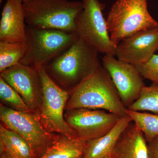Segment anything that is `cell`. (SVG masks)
<instances>
[{
	"label": "cell",
	"mask_w": 158,
	"mask_h": 158,
	"mask_svg": "<svg viewBox=\"0 0 158 158\" xmlns=\"http://www.w3.org/2000/svg\"><path fill=\"white\" fill-rule=\"evenodd\" d=\"M127 109L158 114V85L144 86L138 99Z\"/></svg>",
	"instance_id": "cell-19"
},
{
	"label": "cell",
	"mask_w": 158,
	"mask_h": 158,
	"mask_svg": "<svg viewBox=\"0 0 158 158\" xmlns=\"http://www.w3.org/2000/svg\"><path fill=\"white\" fill-rule=\"evenodd\" d=\"M77 37L73 32L26 25L27 50L19 63L38 70L65 52Z\"/></svg>",
	"instance_id": "cell-4"
},
{
	"label": "cell",
	"mask_w": 158,
	"mask_h": 158,
	"mask_svg": "<svg viewBox=\"0 0 158 158\" xmlns=\"http://www.w3.org/2000/svg\"><path fill=\"white\" fill-rule=\"evenodd\" d=\"M148 158H158V135L147 142Z\"/></svg>",
	"instance_id": "cell-23"
},
{
	"label": "cell",
	"mask_w": 158,
	"mask_h": 158,
	"mask_svg": "<svg viewBox=\"0 0 158 158\" xmlns=\"http://www.w3.org/2000/svg\"><path fill=\"white\" fill-rule=\"evenodd\" d=\"M22 1L23 4H25V3L29 2H30L31 0H22Z\"/></svg>",
	"instance_id": "cell-25"
},
{
	"label": "cell",
	"mask_w": 158,
	"mask_h": 158,
	"mask_svg": "<svg viewBox=\"0 0 158 158\" xmlns=\"http://www.w3.org/2000/svg\"><path fill=\"white\" fill-rule=\"evenodd\" d=\"M110 155L112 158H148L147 141L135 123L128 125Z\"/></svg>",
	"instance_id": "cell-14"
},
{
	"label": "cell",
	"mask_w": 158,
	"mask_h": 158,
	"mask_svg": "<svg viewBox=\"0 0 158 158\" xmlns=\"http://www.w3.org/2000/svg\"><path fill=\"white\" fill-rule=\"evenodd\" d=\"M27 50L26 43L0 41V72L19 64Z\"/></svg>",
	"instance_id": "cell-18"
},
{
	"label": "cell",
	"mask_w": 158,
	"mask_h": 158,
	"mask_svg": "<svg viewBox=\"0 0 158 158\" xmlns=\"http://www.w3.org/2000/svg\"><path fill=\"white\" fill-rule=\"evenodd\" d=\"M112 158V157L111 156L109 155L107 156H106V157H105L104 158Z\"/></svg>",
	"instance_id": "cell-26"
},
{
	"label": "cell",
	"mask_w": 158,
	"mask_h": 158,
	"mask_svg": "<svg viewBox=\"0 0 158 158\" xmlns=\"http://www.w3.org/2000/svg\"><path fill=\"white\" fill-rule=\"evenodd\" d=\"M83 9L75 20L76 34L98 53L115 56L116 45L110 38L99 0H82Z\"/></svg>",
	"instance_id": "cell-8"
},
{
	"label": "cell",
	"mask_w": 158,
	"mask_h": 158,
	"mask_svg": "<svg viewBox=\"0 0 158 158\" xmlns=\"http://www.w3.org/2000/svg\"><path fill=\"white\" fill-rule=\"evenodd\" d=\"M1 158H10L5 152L1 155Z\"/></svg>",
	"instance_id": "cell-24"
},
{
	"label": "cell",
	"mask_w": 158,
	"mask_h": 158,
	"mask_svg": "<svg viewBox=\"0 0 158 158\" xmlns=\"http://www.w3.org/2000/svg\"><path fill=\"white\" fill-rule=\"evenodd\" d=\"M85 141L59 134L55 141L40 158H81Z\"/></svg>",
	"instance_id": "cell-16"
},
{
	"label": "cell",
	"mask_w": 158,
	"mask_h": 158,
	"mask_svg": "<svg viewBox=\"0 0 158 158\" xmlns=\"http://www.w3.org/2000/svg\"><path fill=\"white\" fill-rule=\"evenodd\" d=\"M0 119L4 126L25 139L35 158H40L59 135L45 129L37 113L17 111L1 104Z\"/></svg>",
	"instance_id": "cell-7"
},
{
	"label": "cell",
	"mask_w": 158,
	"mask_h": 158,
	"mask_svg": "<svg viewBox=\"0 0 158 158\" xmlns=\"http://www.w3.org/2000/svg\"><path fill=\"white\" fill-rule=\"evenodd\" d=\"M158 50V27L146 29L126 37L116 45L115 56L138 65L147 62Z\"/></svg>",
	"instance_id": "cell-12"
},
{
	"label": "cell",
	"mask_w": 158,
	"mask_h": 158,
	"mask_svg": "<svg viewBox=\"0 0 158 158\" xmlns=\"http://www.w3.org/2000/svg\"><path fill=\"white\" fill-rule=\"evenodd\" d=\"M23 6L28 27L73 33L76 19L83 8L82 2L69 0H31Z\"/></svg>",
	"instance_id": "cell-3"
},
{
	"label": "cell",
	"mask_w": 158,
	"mask_h": 158,
	"mask_svg": "<svg viewBox=\"0 0 158 158\" xmlns=\"http://www.w3.org/2000/svg\"><path fill=\"white\" fill-rule=\"evenodd\" d=\"M122 117L105 110L86 108L66 110L64 114L65 121L78 138L85 142L107 134Z\"/></svg>",
	"instance_id": "cell-9"
},
{
	"label": "cell",
	"mask_w": 158,
	"mask_h": 158,
	"mask_svg": "<svg viewBox=\"0 0 158 158\" xmlns=\"http://www.w3.org/2000/svg\"><path fill=\"white\" fill-rule=\"evenodd\" d=\"M38 71L41 85L38 114L43 125L50 132L78 139L64 117V111L70 93L58 85L44 67L39 69Z\"/></svg>",
	"instance_id": "cell-6"
},
{
	"label": "cell",
	"mask_w": 158,
	"mask_h": 158,
	"mask_svg": "<svg viewBox=\"0 0 158 158\" xmlns=\"http://www.w3.org/2000/svg\"><path fill=\"white\" fill-rule=\"evenodd\" d=\"M0 142L10 158H35L31 146L17 133L0 125Z\"/></svg>",
	"instance_id": "cell-17"
},
{
	"label": "cell",
	"mask_w": 158,
	"mask_h": 158,
	"mask_svg": "<svg viewBox=\"0 0 158 158\" xmlns=\"http://www.w3.org/2000/svg\"><path fill=\"white\" fill-rule=\"evenodd\" d=\"M106 20L110 38L116 45L137 32L158 27L148 12L147 0H116Z\"/></svg>",
	"instance_id": "cell-5"
},
{
	"label": "cell",
	"mask_w": 158,
	"mask_h": 158,
	"mask_svg": "<svg viewBox=\"0 0 158 158\" xmlns=\"http://www.w3.org/2000/svg\"><path fill=\"white\" fill-rule=\"evenodd\" d=\"M132 121L131 116L127 114L107 134L86 141L81 158H103L110 155L121 133Z\"/></svg>",
	"instance_id": "cell-15"
},
{
	"label": "cell",
	"mask_w": 158,
	"mask_h": 158,
	"mask_svg": "<svg viewBox=\"0 0 158 158\" xmlns=\"http://www.w3.org/2000/svg\"><path fill=\"white\" fill-rule=\"evenodd\" d=\"M127 113L140 128L147 142L158 135V114L132 111L127 109Z\"/></svg>",
	"instance_id": "cell-20"
},
{
	"label": "cell",
	"mask_w": 158,
	"mask_h": 158,
	"mask_svg": "<svg viewBox=\"0 0 158 158\" xmlns=\"http://www.w3.org/2000/svg\"><path fill=\"white\" fill-rule=\"evenodd\" d=\"M105 55L102 65L109 74L122 102L127 108L138 99L145 85L142 77L133 64Z\"/></svg>",
	"instance_id": "cell-10"
},
{
	"label": "cell",
	"mask_w": 158,
	"mask_h": 158,
	"mask_svg": "<svg viewBox=\"0 0 158 158\" xmlns=\"http://www.w3.org/2000/svg\"><path fill=\"white\" fill-rule=\"evenodd\" d=\"M133 65L142 77L149 80L153 85H158V55L154 54L144 63Z\"/></svg>",
	"instance_id": "cell-22"
},
{
	"label": "cell",
	"mask_w": 158,
	"mask_h": 158,
	"mask_svg": "<svg viewBox=\"0 0 158 158\" xmlns=\"http://www.w3.org/2000/svg\"><path fill=\"white\" fill-rule=\"evenodd\" d=\"M98 53L77 36L65 52L44 67L58 85L70 93L102 65Z\"/></svg>",
	"instance_id": "cell-1"
},
{
	"label": "cell",
	"mask_w": 158,
	"mask_h": 158,
	"mask_svg": "<svg viewBox=\"0 0 158 158\" xmlns=\"http://www.w3.org/2000/svg\"><path fill=\"white\" fill-rule=\"evenodd\" d=\"M2 0H0V3H2Z\"/></svg>",
	"instance_id": "cell-27"
},
{
	"label": "cell",
	"mask_w": 158,
	"mask_h": 158,
	"mask_svg": "<svg viewBox=\"0 0 158 158\" xmlns=\"http://www.w3.org/2000/svg\"><path fill=\"white\" fill-rule=\"evenodd\" d=\"M0 77L19 94L32 112L38 113L41 85L38 70L19 63L1 72Z\"/></svg>",
	"instance_id": "cell-11"
},
{
	"label": "cell",
	"mask_w": 158,
	"mask_h": 158,
	"mask_svg": "<svg viewBox=\"0 0 158 158\" xmlns=\"http://www.w3.org/2000/svg\"><path fill=\"white\" fill-rule=\"evenodd\" d=\"M65 110L78 108L103 110L123 116L125 106L107 71L101 65L70 92Z\"/></svg>",
	"instance_id": "cell-2"
},
{
	"label": "cell",
	"mask_w": 158,
	"mask_h": 158,
	"mask_svg": "<svg viewBox=\"0 0 158 158\" xmlns=\"http://www.w3.org/2000/svg\"><path fill=\"white\" fill-rule=\"evenodd\" d=\"M0 98L3 102L10 106V108L13 110L25 113L33 112L26 104L19 94L7 84L1 77Z\"/></svg>",
	"instance_id": "cell-21"
},
{
	"label": "cell",
	"mask_w": 158,
	"mask_h": 158,
	"mask_svg": "<svg viewBox=\"0 0 158 158\" xmlns=\"http://www.w3.org/2000/svg\"><path fill=\"white\" fill-rule=\"evenodd\" d=\"M22 0H6L0 20V41L26 43L25 15Z\"/></svg>",
	"instance_id": "cell-13"
}]
</instances>
